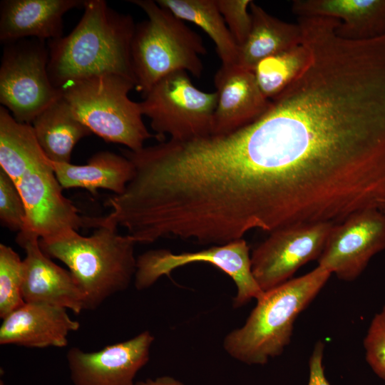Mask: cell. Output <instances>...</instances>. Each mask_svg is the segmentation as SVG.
I'll use <instances>...</instances> for the list:
<instances>
[{"mask_svg":"<svg viewBox=\"0 0 385 385\" xmlns=\"http://www.w3.org/2000/svg\"><path fill=\"white\" fill-rule=\"evenodd\" d=\"M219 11L240 48L247 38L251 27L252 16L248 8L250 0H216Z\"/></svg>","mask_w":385,"mask_h":385,"instance_id":"28","label":"cell"},{"mask_svg":"<svg viewBox=\"0 0 385 385\" xmlns=\"http://www.w3.org/2000/svg\"><path fill=\"white\" fill-rule=\"evenodd\" d=\"M15 184L26 209L21 232L45 239L82 227L96 228L103 223V217L81 215L63 195V188L46 156L30 165Z\"/></svg>","mask_w":385,"mask_h":385,"instance_id":"10","label":"cell"},{"mask_svg":"<svg viewBox=\"0 0 385 385\" xmlns=\"http://www.w3.org/2000/svg\"><path fill=\"white\" fill-rule=\"evenodd\" d=\"M26 209L14 180L0 169V220L4 227L21 232L24 227Z\"/></svg>","mask_w":385,"mask_h":385,"instance_id":"26","label":"cell"},{"mask_svg":"<svg viewBox=\"0 0 385 385\" xmlns=\"http://www.w3.org/2000/svg\"><path fill=\"white\" fill-rule=\"evenodd\" d=\"M308 61L257 120L283 227L385 215V42L306 30Z\"/></svg>","mask_w":385,"mask_h":385,"instance_id":"1","label":"cell"},{"mask_svg":"<svg viewBox=\"0 0 385 385\" xmlns=\"http://www.w3.org/2000/svg\"><path fill=\"white\" fill-rule=\"evenodd\" d=\"M363 343L366 362L385 381V305L373 317Z\"/></svg>","mask_w":385,"mask_h":385,"instance_id":"27","label":"cell"},{"mask_svg":"<svg viewBox=\"0 0 385 385\" xmlns=\"http://www.w3.org/2000/svg\"><path fill=\"white\" fill-rule=\"evenodd\" d=\"M324 344L318 341L309 360V380L307 385H331L324 374L323 366Z\"/></svg>","mask_w":385,"mask_h":385,"instance_id":"29","label":"cell"},{"mask_svg":"<svg viewBox=\"0 0 385 385\" xmlns=\"http://www.w3.org/2000/svg\"><path fill=\"white\" fill-rule=\"evenodd\" d=\"M83 8L73 31L47 44L48 73L53 86L61 89L68 83L106 74L120 75L135 83L132 16L113 10L103 0H85Z\"/></svg>","mask_w":385,"mask_h":385,"instance_id":"2","label":"cell"},{"mask_svg":"<svg viewBox=\"0 0 385 385\" xmlns=\"http://www.w3.org/2000/svg\"><path fill=\"white\" fill-rule=\"evenodd\" d=\"M183 21L200 27L213 41L224 67L236 65L239 47L219 11L216 0H157Z\"/></svg>","mask_w":385,"mask_h":385,"instance_id":"22","label":"cell"},{"mask_svg":"<svg viewBox=\"0 0 385 385\" xmlns=\"http://www.w3.org/2000/svg\"><path fill=\"white\" fill-rule=\"evenodd\" d=\"M133 88L132 80L106 74L71 82L61 89L76 117L92 133L138 151L147 139L156 136L143 123L140 103L128 97Z\"/></svg>","mask_w":385,"mask_h":385,"instance_id":"6","label":"cell"},{"mask_svg":"<svg viewBox=\"0 0 385 385\" xmlns=\"http://www.w3.org/2000/svg\"><path fill=\"white\" fill-rule=\"evenodd\" d=\"M22 260L9 246L0 244V317L23 306Z\"/></svg>","mask_w":385,"mask_h":385,"instance_id":"25","label":"cell"},{"mask_svg":"<svg viewBox=\"0 0 385 385\" xmlns=\"http://www.w3.org/2000/svg\"><path fill=\"white\" fill-rule=\"evenodd\" d=\"M16 242L26 253L21 283L24 302L68 309L76 314L84 310L83 295L71 273L43 252L39 238L19 232Z\"/></svg>","mask_w":385,"mask_h":385,"instance_id":"14","label":"cell"},{"mask_svg":"<svg viewBox=\"0 0 385 385\" xmlns=\"http://www.w3.org/2000/svg\"><path fill=\"white\" fill-rule=\"evenodd\" d=\"M140 103L142 113L160 141L166 134L183 141L212 133L217 93L195 87L184 71L171 73L159 80Z\"/></svg>","mask_w":385,"mask_h":385,"instance_id":"7","label":"cell"},{"mask_svg":"<svg viewBox=\"0 0 385 385\" xmlns=\"http://www.w3.org/2000/svg\"><path fill=\"white\" fill-rule=\"evenodd\" d=\"M0 385H6V384L2 380H1L0 381Z\"/></svg>","mask_w":385,"mask_h":385,"instance_id":"31","label":"cell"},{"mask_svg":"<svg viewBox=\"0 0 385 385\" xmlns=\"http://www.w3.org/2000/svg\"><path fill=\"white\" fill-rule=\"evenodd\" d=\"M2 319L0 344L29 348L66 346L69 333L80 327L66 309L38 303H25Z\"/></svg>","mask_w":385,"mask_h":385,"instance_id":"16","label":"cell"},{"mask_svg":"<svg viewBox=\"0 0 385 385\" xmlns=\"http://www.w3.org/2000/svg\"><path fill=\"white\" fill-rule=\"evenodd\" d=\"M31 125L46 156L58 163H71L76 144L92 134L63 96L36 116Z\"/></svg>","mask_w":385,"mask_h":385,"instance_id":"21","label":"cell"},{"mask_svg":"<svg viewBox=\"0 0 385 385\" xmlns=\"http://www.w3.org/2000/svg\"><path fill=\"white\" fill-rule=\"evenodd\" d=\"M298 17H327L339 21L336 32L351 41L385 36V0H296Z\"/></svg>","mask_w":385,"mask_h":385,"instance_id":"18","label":"cell"},{"mask_svg":"<svg viewBox=\"0 0 385 385\" xmlns=\"http://www.w3.org/2000/svg\"><path fill=\"white\" fill-rule=\"evenodd\" d=\"M207 262L227 274L234 281L237 294L233 307H240L264 293L252 272L250 247L244 238L225 245H212L197 252L173 253L169 250H148L136 259L135 286L138 290L151 287L163 275L193 262Z\"/></svg>","mask_w":385,"mask_h":385,"instance_id":"9","label":"cell"},{"mask_svg":"<svg viewBox=\"0 0 385 385\" xmlns=\"http://www.w3.org/2000/svg\"><path fill=\"white\" fill-rule=\"evenodd\" d=\"M309 58L301 43L265 58L253 72L263 95L270 100L281 93L306 65Z\"/></svg>","mask_w":385,"mask_h":385,"instance_id":"24","label":"cell"},{"mask_svg":"<svg viewBox=\"0 0 385 385\" xmlns=\"http://www.w3.org/2000/svg\"><path fill=\"white\" fill-rule=\"evenodd\" d=\"M332 274L317 266L292 278L257 299L245 324L228 333L223 341L227 353L248 365H264L289 345L298 315L314 300Z\"/></svg>","mask_w":385,"mask_h":385,"instance_id":"4","label":"cell"},{"mask_svg":"<svg viewBox=\"0 0 385 385\" xmlns=\"http://www.w3.org/2000/svg\"><path fill=\"white\" fill-rule=\"evenodd\" d=\"M135 385H184V384L170 376H162L155 379H148L135 382Z\"/></svg>","mask_w":385,"mask_h":385,"instance_id":"30","label":"cell"},{"mask_svg":"<svg viewBox=\"0 0 385 385\" xmlns=\"http://www.w3.org/2000/svg\"><path fill=\"white\" fill-rule=\"evenodd\" d=\"M85 0H3L0 3V40L6 44L24 38L62 37L63 16Z\"/></svg>","mask_w":385,"mask_h":385,"instance_id":"17","label":"cell"},{"mask_svg":"<svg viewBox=\"0 0 385 385\" xmlns=\"http://www.w3.org/2000/svg\"><path fill=\"white\" fill-rule=\"evenodd\" d=\"M334 224L318 222L277 229L250 254L252 272L263 292L292 279L302 266L318 260Z\"/></svg>","mask_w":385,"mask_h":385,"instance_id":"11","label":"cell"},{"mask_svg":"<svg viewBox=\"0 0 385 385\" xmlns=\"http://www.w3.org/2000/svg\"><path fill=\"white\" fill-rule=\"evenodd\" d=\"M384 250L385 215L376 210H364L333 226L317 260L318 266L341 280L351 282Z\"/></svg>","mask_w":385,"mask_h":385,"instance_id":"12","label":"cell"},{"mask_svg":"<svg viewBox=\"0 0 385 385\" xmlns=\"http://www.w3.org/2000/svg\"><path fill=\"white\" fill-rule=\"evenodd\" d=\"M252 27L245 43L239 48L236 65L254 71L267 57L287 50L302 42V30L297 23L283 21L251 1Z\"/></svg>","mask_w":385,"mask_h":385,"instance_id":"20","label":"cell"},{"mask_svg":"<svg viewBox=\"0 0 385 385\" xmlns=\"http://www.w3.org/2000/svg\"><path fill=\"white\" fill-rule=\"evenodd\" d=\"M153 341V334L144 331L97 351L71 348L66 359L73 385H135L137 373L149 360Z\"/></svg>","mask_w":385,"mask_h":385,"instance_id":"13","label":"cell"},{"mask_svg":"<svg viewBox=\"0 0 385 385\" xmlns=\"http://www.w3.org/2000/svg\"><path fill=\"white\" fill-rule=\"evenodd\" d=\"M45 156L31 125L18 122L1 106V170L15 183L30 165Z\"/></svg>","mask_w":385,"mask_h":385,"instance_id":"23","label":"cell"},{"mask_svg":"<svg viewBox=\"0 0 385 385\" xmlns=\"http://www.w3.org/2000/svg\"><path fill=\"white\" fill-rule=\"evenodd\" d=\"M50 162L63 188H84L93 195L99 188L123 193L134 174L128 158L110 151L98 152L81 165Z\"/></svg>","mask_w":385,"mask_h":385,"instance_id":"19","label":"cell"},{"mask_svg":"<svg viewBox=\"0 0 385 385\" xmlns=\"http://www.w3.org/2000/svg\"><path fill=\"white\" fill-rule=\"evenodd\" d=\"M45 41L24 38L4 44L0 66V102L19 123L31 124L62 97L48 73Z\"/></svg>","mask_w":385,"mask_h":385,"instance_id":"8","label":"cell"},{"mask_svg":"<svg viewBox=\"0 0 385 385\" xmlns=\"http://www.w3.org/2000/svg\"><path fill=\"white\" fill-rule=\"evenodd\" d=\"M118 225L104 217L90 236L71 230L39 239L43 252L68 268L84 299V309L93 310L111 296L125 290L136 270L135 240L118 232Z\"/></svg>","mask_w":385,"mask_h":385,"instance_id":"3","label":"cell"},{"mask_svg":"<svg viewBox=\"0 0 385 385\" xmlns=\"http://www.w3.org/2000/svg\"><path fill=\"white\" fill-rule=\"evenodd\" d=\"M148 19L135 25L131 41L135 88L144 96L164 76L178 71L200 77V56L206 53L201 36L156 1L132 0Z\"/></svg>","mask_w":385,"mask_h":385,"instance_id":"5","label":"cell"},{"mask_svg":"<svg viewBox=\"0 0 385 385\" xmlns=\"http://www.w3.org/2000/svg\"><path fill=\"white\" fill-rule=\"evenodd\" d=\"M214 81L217 102L211 134H226L247 125L270 106L271 100L260 91L252 71L237 66H221Z\"/></svg>","mask_w":385,"mask_h":385,"instance_id":"15","label":"cell"}]
</instances>
